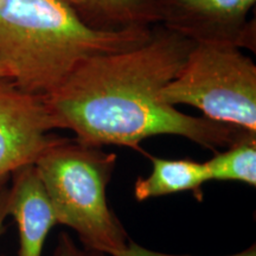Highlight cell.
Masks as SVG:
<instances>
[{
  "instance_id": "6da1fadb",
  "label": "cell",
  "mask_w": 256,
  "mask_h": 256,
  "mask_svg": "<svg viewBox=\"0 0 256 256\" xmlns=\"http://www.w3.org/2000/svg\"><path fill=\"white\" fill-rule=\"evenodd\" d=\"M194 46L156 25L142 46L82 60L43 96L55 128L72 130L86 145L124 146L142 153L140 144L156 136H182L211 151L230 146L247 130L188 115L160 98Z\"/></svg>"
},
{
  "instance_id": "7a4b0ae2",
  "label": "cell",
  "mask_w": 256,
  "mask_h": 256,
  "mask_svg": "<svg viewBox=\"0 0 256 256\" xmlns=\"http://www.w3.org/2000/svg\"><path fill=\"white\" fill-rule=\"evenodd\" d=\"M153 28H96L66 0H0V66L16 87L44 96L82 60L142 46Z\"/></svg>"
},
{
  "instance_id": "3957f363",
  "label": "cell",
  "mask_w": 256,
  "mask_h": 256,
  "mask_svg": "<svg viewBox=\"0 0 256 256\" xmlns=\"http://www.w3.org/2000/svg\"><path fill=\"white\" fill-rule=\"evenodd\" d=\"M115 164L116 156L102 147L58 136L34 164L57 223L72 228L84 248L108 256L130 242L106 194Z\"/></svg>"
},
{
  "instance_id": "277c9868",
  "label": "cell",
  "mask_w": 256,
  "mask_h": 256,
  "mask_svg": "<svg viewBox=\"0 0 256 256\" xmlns=\"http://www.w3.org/2000/svg\"><path fill=\"white\" fill-rule=\"evenodd\" d=\"M160 98L174 107L191 106L206 119L256 133V64L232 44L194 43Z\"/></svg>"
},
{
  "instance_id": "5b68a950",
  "label": "cell",
  "mask_w": 256,
  "mask_h": 256,
  "mask_svg": "<svg viewBox=\"0 0 256 256\" xmlns=\"http://www.w3.org/2000/svg\"><path fill=\"white\" fill-rule=\"evenodd\" d=\"M52 118L42 95L11 82L0 83V185L24 166L36 162L56 139Z\"/></svg>"
},
{
  "instance_id": "8992f818",
  "label": "cell",
  "mask_w": 256,
  "mask_h": 256,
  "mask_svg": "<svg viewBox=\"0 0 256 256\" xmlns=\"http://www.w3.org/2000/svg\"><path fill=\"white\" fill-rule=\"evenodd\" d=\"M256 0H160V26L194 43L232 44L255 50Z\"/></svg>"
},
{
  "instance_id": "52a82bcc",
  "label": "cell",
  "mask_w": 256,
  "mask_h": 256,
  "mask_svg": "<svg viewBox=\"0 0 256 256\" xmlns=\"http://www.w3.org/2000/svg\"><path fill=\"white\" fill-rule=\"evenodd\" d=\"M8 185V212L19 232L18 256H42L48 234L57 218L34 165L17 170Z\"/></svg>"
},
{
  "instance_id": "ba28073f",
  "label": "cell",
  "mask_w": 256,
  "mask_h": 256,
  "mask_svg": "<svg viewBox=\"0 0 256 256\" xmlns=\"http://www.w3.org/2000/svg\"><path fill=\"white\" fill-rule=\"evenodd\" d=\"M160 0H74L92 26L102 30L151 28L159 23Z\"/></svg>"
},
{
  "instance_id": "9c48e42d",
  "label": "cell",
  "mask_w": 256,
  "mask_h": 256,
  "mask_svg": "<svg viewBox=\"0 0 256 256\" xmlns=\"http://www.w3.org/2000/svg\"><path fill=\"white\" fill-rule=\"evenodd\" d=\"M152 172L148 177L138 178L134 196L138 200L197 191L209 182L204 162L190 159H164L151 156Z\"/></svg>"
},
{
  "instance_id": "30bf717a",
  "label": "cell",
  "mask_w": 256,
  "mask_h": 256,
  "mask_svg": "<svg viewBox=\"0 0 256 256\" xmlns=\"http://www.w3.org/2000/svg\"><path fill=\"white\" fill-rule=\"evenodd\" d=\"M210 180L256 185V133L244 132L236 142L204 162Z\"/></svg>"
},
{
  "instance_id": "8fae6325",
  "label": "cell",
  "mask_w": 256,
  "mask_h": 256,
  "mask_svg": "<svg viewBox=\"0 0 256 256\" xmlns=\"http://www.w3.org/2000/svg\"><path fill=\"white\" fill-rule=\"evenodd\" d=\"M52 256H108L102 252L90 250L84 247H78L75 241L66 232H62Z\"/></svg>"
},
{
  "instance_id": "7c38bea8",
  "label": "cell",
  "mask_w": 256,
  "mask_h": 256,
  "mask_svg": "<svg viewBox=\"0 0 256 256\" xmlns=\"http://www.w3.org/2000/svg\"><path fill=\"white\" fill-rule=\"evenodd\" d=\"M113 256H190V255H174V254H168V252L150 250V249H146L142 247V246L136 244V243L130 241L128 242L127 247L124 248V250L115 252ZM228 256H256V248L255 246H252V247H249L247 250L238 252V254L228 255Z\"/></svg>"
},
{
  "instance_id": "4fadbf2b",
  "label": "cell",
  "mask_w": 256,
  "mask_h": 256,
  "mask_svg": "<svg viewBox=\"0 0 256 256\" xmlns=\"http://www.w3.org/2000/svg\"><path fill=\"white\" fill-rule=\"evenodd\" d=\"M8 182L0 185V236L4 232L5 220L8 217Z\"/></svg>"
},
{
  "instance_id": "5bb4252c",
  "label": "cell",
  "mask_w": 256,
  "mask_h": 256,
  "mask_svg": "<svg viewBox=\"0 0 256 256\" xmlns=\"http://www.w3.org/2000/svg\"><path fill=\"white\" fill-rule=\"evenodd\" d=\"M5 82H11V75L8 70L0 66V83H5Z\"/></svg>"
},
{
  "instance_id": "9a60e30c",
  "label": "cell",
  "mask_w": 256,
  "mask_h": 256,
  "mask_svg": "<svg viewBox=\"0 0 256 256\" xmlns=\"http://www.w3.org/2000/svg\"><path fill=\"white\" fill-rule=\"evenodd\" d=\"M66 2H70V4H72V5L74 6V0H66Z\"/></svg>"
}]
</instances>
